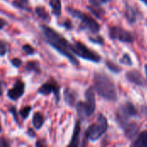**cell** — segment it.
<instances>
[{
	"instance_id": "6da1fadb",
	"label": "cell",
	"mask_w": 147,
	"mask_h": 147,
	"mask_svg": "<svg viewBox=\"0 0 147 147\" xmlns=\"http://www.w3.org/2000/svg\"><path fill=\"white\" fill-rule=\"evenodd\" d=\"M41 30L47 42L50 46L55 48L62 55L65 56L72 65H78L79 62L71 52V44H70L65 38L46 25L41 26Z\"/></svg>"
},
{
	"instance_id": "7a4b0ae2",
	"label": "cell",
	"mask_w": 147,
	"mask_h": 147,
	"mask_svg": "<svg viewBox=\"0 0 147 147\" xmlns=\"http://www.w3.org/2000/svg\"><path fill=\"white\" fill-rule=\"evenodd\" d=\"M94 89L96 93L105 100H117V90L115 83L109 76L103 73H95Z\"/></svg>"
},
{
	"instance_id": "3957f363",
	"label": "cell",
	"mask_w": 147,
	"mask_h": 147,
	"mask_svg": "<svg viewBox=\"0 0 147 147\" xmlns=\"http://www.w3.org/2000/svg\"><path fill=\"white\" fill-rule=\"evenodd\" d=\"M108 129V121L102 114H99L96 121L90 126L85 132V138L91 141H96Z\"/></svg>"
},
{
	"instance_id": "277c9868",
	"label": "cell",
	"mask_w": 147,
	"mask_h": 147,
	"mask_svg": "<svg viewBox=\"0 0 147 147\" xmlns=\"http://www.w3.org/2000/svg\"><path fill=\"white\" fill-rule=\"evenodd\" d=\"M67 11L73 17L78 18V19H79L81 21V24H82L83 28H86V29H88L89 31H90L93 34H96V33H97L99 31L100 25L90 16H88V15L84 14V12H82L80 10L71 9V8H68Z\"/></svg>"
},
{
	"instance_id": "5b68a950",
	"label": "cell",
	"mask_w": 147,
	"mask_h": 147,
	"mask_svg": "<svg viewBox=\"0 0 147 147\" xmlns=\"http://www.w3.org/2000/svg\"><path fill=\"white\" fill-rule=\"evenodd\" d=\"M138 115V111L131 102H126L122 104L116 111V120L120 126L124 128L129 122L131 117H134Z\"/></svg>"
},
{
	"instance_id": "8992f818",
	"label": "cell",
	"mask_w": 147,
	"mask_h": 147,
	"mask_svg": "<svg viewBox=\"0 0 147 147\" xmlns=\"http://www.w3.org/2000/svg\"><path fill=\"white\" fill-rule=\"evenodd\" d=\"M71 52L75 53L76 55L83 58L84 59H86L91 62L97 63L101 60V56L97 53L90 49L82 42L77 41L73 45H71Z\"/></svg>"
},
{
	"instance_id": "52a82bcc",
	"label": "cell",
	"mask_w": 147,
	"mask_h": 147,
	"mask_svg": "<svg viewBox=\"0 0 147 147\" xmlns=\"http://www.w3.org/2000/svg\"><path fill=\"white\" fill-rule=\"evenodd\" d=\"M109 34L111 39L117 40L125 43H132L134 40V37L131 32L117 26H112L109 28Z\"/></svg>"
},
{
	"instance_id": "ba28073f",
	"label": "cell",
	"mask_w": 147,
	"mask_h": 147,
	"mask_svg": "<svg viewBox=\"0 0 147 147\" xmlns=\"http://www.w3.org/2000/svg\"><path fill=\"white\" fill-rule=\"evenodd\" d=\"M39 94L40 95H49L51 93H53L56 96L57 102L59 101V86L57 84L56 82L49 81L45 83L38 90Z\"/></svg>"
},
{
	"instance_id": "9c48e42d",
	"label": "cell",
	"mask_w": 147,
	"mask_h": 147,
	"mask_svg": "<svg viewBox=\"0 0 147 147\" xmlns=\"http://www.w3.org/2000/svg\"><path fill=\"white\" fill-rule=\"evenodd\" d=\"M24 90H25V84H24V83L22 80L18 79V80L16 81V83L14 84V87L8 90L7 96H8V97L10 100L16 101L21 96H22V95L24 93Z\"/></svg>"
},
{
	"instance_id": "30bf717a",
	"label": "cell",
	"mask_w": 147,
	"mask_h": 147,
	"mask_svg": "<svg viewBox=\"0 0 147 147\" xmlns=\"http://www.w3.org/2000/svg\"><path fill=\"white\" fill-rule=\"evenodd\" d=\"M85 98L86 102L85 104L87 106L88 111L90 115H91L96 109V96H95V90L92 87H90L85 92Z\"/></svg>"
},
{
	"instance_id": "8fae6325",
	"label": "cell",
	"mask_w": 147,
	"mask_h": 147,
	"mask_svg": "<svg viewBox=\"0 0 147 147\" xmlns=\"http://www.w3.org/2000/svg\"><path fill=\"white\" fill-rule=\"evenodd\" d=\"M126 77H127V79L130 83L134 84L136 85L144 86L146 84V82H145V79H144L143 76L136 70L127 71V73L126 74Z\"/></svg>"
},
{
	"instance_id": "7c38bea8",
	"label": "cell",
	"mask_w": 147,
	"mask_h": 147,
	"mask_svg": "<svg viewBox=\"0 0 147 147\" xmlns=\"http://www.w3.org/2000/svg\"><path fill=\"white\" fill-rule=\"evenodd\" d=\"M124 132H125V135L127 139L132 140L134 139L137 134L139 133L140 130V126L139 124H137L136 122H129L124 128Z\"/></svg>"
},
{
	"instance_id": "4fadbf2b",
	"label": "cell",
	"mask_w": 147,
	"mask_h": 147,
	"mask_svg": "<svg viewBox=\"0 0 147 147\" xmlns=\"http://www.w3.org/2000/svg\"><path fill=\"white\" fill-rule=\"evenodd\" d=\"M76 109H77V112H78V115L79 117V119L81 121H84L86 120L88 117H90V114L87 109V106L85 104V102H78V104L76 105Z\"/></svg>"
},
{
	"instance_id": "5bb4252c",
	"label": "cell",
	"mask_w": 147,
	"mask_h": 147,
	"mask_svg": "<svg viewBox=\"0 0 147 147\" xmlns=\"http://www.w3.org/2000/svg\"><path fill=\"white\" fill-rule=\"evenodd\" d=\"M76 93L74 90H72L70 88H66L64 90V98H65V102H66V104H68L69 106H74L75 104V101H76Z\"/></svg>"
},
{
	"instance_id": "9a60e30c",
	"label": "cell",
	"mask_w": 147,
	"mask_h": 147,
	"mask_svg": "<svg viewBox=\"0 0 147 147\" xmlns=\"http://www.w3.org/2000/svg\"><path fill=\"white\" fill-rule=\"evenodd\" d=\"M132 146L147 147V131L140 133L136 140L132 143Z\"/></svg>"
},
{
	"instance_id": "2e32d148",
	"label": "cell",
	"mask_w": 147,
	"mask_h": 147,
	"mask_svg": "<svg viewBox=\"0 0 147 147\" xmlns=\"http://www.w3.org/2000/svg\"><path fill=\"white\" fill-rule=\"evenodd\" d=\"M79 134H80V122L77 121L74 127L73 135L71 138V141L69 144V146H78L79 141Z\"/></svg>"
},
{
	"instance_id": "e0dca14e",
	"label": "cell",
	"mask_w": 147,
	"mask_h": 147,
	"mask_svg": "<svg viewBox=\"0 0 147 147\" xmlns=\"http://www.w3.org/2000/svg\"><path fill=\"white\" fill-rule=\"evenodd\" d=\"M32 122H33V126L35 129H37V130L40 129L44 124V117H43L42 114L40 112L34 113V115L33 116Z\"/></svg>"
},
{
	"instance_id": "ac0fdd59",
	"label": "cell",
	"mask_w": 147,
	"mask_h": 147,
	"mask_svg": "<svg viewBox=\"0 0 147 147\" xmlns=\"http://www.w3.org/2000/svg\"><path fill=\"white\" fill-rule=\"evenodd\" d=\"M49 4L53 9V13L56 16H59L61 15V1L60 0H50Z\"/></svg>"
},
{
	"instance_id": "d6986e66",
	"label": "cell",
	"mask_w": 147,
	"mask_h": 147,
	"mask_svg": "<svg viewBox=\"0 0 147 147\" xmlns=\"http://www.w3.org/2000/svg\"><path fill=\"white\" fill-rule=\"evenodd\" d=\"M35 13L37 14V16L41 19L43 20L44 22H48L50 21V16H49V13L47 11V9L44 8V7H36L35 8Z\"/></svg>"
},
{
	"instance_id": "ffe728a7",
	"label": "cell",
	"mask_w": 147,
	"mask_h": 147,
	"mask_svg": "<svg viewBox=\"0 0 147 147\" xmlns=\"http://www.w3.org/2000/svg\"><path fill=\"white\" fill-rule=\"evenodd\" d=\"M26 70L28 71H35L37 73L40 72V68L39 63L36 61H29L26 64Z\"/></svg>"
},
{
	"instance_id": "44dd1931",
	"label": "cell",
	"mask_w": 147,
	"mask_h": 147,
	"mask_svg": "<svg viewBox=\"0 0 147 147\" xmlns=\"http://www.w3.org/2000/svg\"><path fill=\"white\" fill-rule=\"evenodd\" d=\"M126 16H127V19L134 23L136 21V14H135V11L134 10V9L130 6H127V9H126Z\"/></svg>"
},
{
	"instance_id": "7402d4cb",
	"label": "cell",
	"mask_w": 147,
	"mask_h": 147,
	"mask_svg": "<svg viewBox=\"0 0 147 147\" xmlns=\"http://www.w3.org/2000/svg\"><path fill=\"white\" fill-rule=\"evenodd\" d=\"M90 9V10L97 17H101L103 14H104V10L100 7V6H89L88 7Z\"/></svg>"
},
{
	"instance_id": "603a6c76",
	"label": "cell",
	"mask_w": 147,
	"mask_h": 147,
	"mask_svg": "<svg viewBox=\"0 0 147 147\" xmlns=\"http://www.w3.org/2000/svg\"><path fill=\"white\" fill-rule=\"evenodd\" d=\"M106 65H107V67L111 71H113V72H115V73H119L121 71V68L119 66V65H117L116 64H115V63H113V62H111V61H107L106 62Z\"/></svg>"
},
{
	"instance_id": "cb8c5ba5",
	"label": "cell",
	"mask_w": 147,
	"mask_h": 147,
	"mask_svg": "<svg viewBox=\"0 0 147 147\" xmlns=\"http://www.w3.org/2000/svg\"><path fill=\"white\" fill-rule=\"evenodd\" d=\"M31 110H32V108H31V107L26 106V107L22 108V109L19 111V115H21V117H22L23 120H25V119H27L28 116L29 115V113L31 112Z\"/></svg>"
},
{
	"instance_id": "d4e9b609",
	"label": "cell",
	"mask_w": 147,
	"mask_h": 147,
	"mask_svg": "<svg viewBox=\"0 0 147 147\" xmlns=\"http://www.w3.org/2000/svg\"><path fill=\"white\" fill-rule=\"evenodd\" d=\"M120 62H121V64H124V65H133L132 59L129 56V54H127V53H125L122 56V58L121 59Z\"/></svg>"
},
{
	"instance_id": "484cf974",
	"label": "cell",
	"mask_w": 147,
	"mask_h": 147,
	"mask_svg": "<svg viewBox=\"0 0 147 147\" xmlns=\"http://www.w3.org/2000/svg\"><path fill=\"white\" fill-rule=\"evenodd\" d=\"M22 50L28 54V55H32V54H34L35 53V49L29 44H25L22 46Z\"/></svg>"
},
{
	"instance_id": "4316f807",
	"label": "cell",
	"mask_w": 147,
	"mask_h": 147,
	"mask_svg": "<svg viewBox=\"0 0 147 147\" xmlns=\"http://www.w3.org/2000/svg\"><path fill=\"white\" fill-rule=\"evenodd\" d=\"M8 52V45L5 41L0 40V56H4Z\"/></svg>"
},
{
	"instance_id": "83f0119b",
	"label": "cell",
	"mask_w": 147,
	"mask_h": 147,
	"mask_svg": "<svg viewBox=\"0 0 147 147\" xmlns=\"http://www.w3.org/2000/svg\"><path fill=\"white\" fill-rule=\"evenodd\" d=\"M110 0H90V3L91 6H100L102 3H108Z\"/></svg>"
},
{
	"instance_id": "f1b7e54d",
	"label": "cell",
	"mask_w": 147,
	"mask_h": 147,
	"mask_svg": "<svg viewBox=\"0 0 147 147\" xmlns=\"http://www.w3.org/2000/svg\"><path fill=\"white\" fill-rule=\"evenodd\" d=\"M90 40L91 42L97 43V44H103V42H104L103 39L101 36H97V37H95V38H90Z\"/></svg>"
},
{
	"instance_id": "f546056e",
	"label": "cell",
	"mask_w": 147,
	"mask_h": 147,
	"mask_svg": "<svg viewBox=\"0 0 147 147\" xmlns=\"http://www.w3.org/2000/svg\"><path fill=\"white\" fill-rule=\"evenodd\" d=\"M11 64L15 67H19L22 65V60L20 59H18V58H15V59H13L11 60Z\"/></svg>"
},
{
	"instance_id": "4dcf8cb0",
	"label": "cell",
	"mask_w": 147,
	"mask_h": 147,
	"mask_svg": "<svg viewBox=\"0 0 147 147\" xmlns=\"http://www.w3.org/2000/svg\"><path fill=\"white\" fill-rule=\"evenodd\" d=\"M9 112L12 114V115L14 116V119H15V121L17 122L18 121V118H17V113H16V109L15 108V107H11V108H9Z\"/></svg>"
},
{
	"instance_id": "1f68e13d",
	"label": "cell",
	"mask_w": 147,
	"mask_h": 147,
	"mask_svg": "<svg viewBox=\"0 0 147 147\" xmlns=\"http://www.w3.org/2000/svg\"><path fill=\"white\" fill-rule=\"evenodd\" d=\"M9 146L10 144L4 138H0V147H8Z\"/></svg>"
},
{
	"instance_id": "d6a6232c",
	"label": "cell",
	"mask_w": 147,
	"mask_h": 147,
	"mask_svg": "<svg viewBox=\"0 0 147 147\" xmlns=\"http://www.w3.org/2000/svg\"><path fill=\"white\" fill-rule=\"evenodd\" d=\"M62 25H63V26H64L65 28H66L67 29H71V28H72L71 22L70 21H66V22H63V23H62Z\"/></svg>"
},
{
	"instance_id": "836d02e7",
	"label": "cell",
	"mask_w": 147,
	"mask_h": 147,
	"mask_svg": "<svg viewBox=\"0 0 147 147\" xmlns=\"http://www.w3.org/2000/svg\"><path fill=\"white\" fill-rule=\"evenodd\" d=\"M6 24H7L6 21H4L3 19L0 18V29L3 28H4V26H5Z\"/></svg>"
},
{
	"instance_id": "e575fe53",
	"label": "cell",
	"mask_w": 147,
	"mask_h": 147,
	"mask_svg": "<svg viewBox=\"0 0 147 147\" xmlns=\"http://www.w3.org/2000/svg\"><path fill=\"white\" fill-rule=\"evenodd\" d=\"M28 134L30 137H34V136H35V134H34V130L31 129V128H29V129L28 130Z\"/></svg>"
},
{
	"instance_id": "d590c367",
	"label": "cell",
	"mask_w": 147,
	"mask_h": 147,
	"mask_svg": "<svg viewBox=\"0 0 147 147\" xmlns=\"http://www.w3.org/2000/svg\"><path fill=\"white\" fill-rule=\"evenodd\" d=\"M3 82H1L0 81V96L3 95Z\"/></svg>"
},
{
	"instance_id": "8d00e7d4",
	"label": "cell",
	"mask_w": 147,
	"mask_h": 147,
	"mask_svg": "<svg viewBox=\"0 0 147 147\" xmlns=\"http://www.w3.org/2000/svg\"><path fill=\"white\" fill-rule=\"evenodd\" d=\"M19 1H20V2H22V3H24V4H27L28 0H19Z\"/></svg>"
},
{
	"instance_id": "74e56055",
	"label": "cell",
	"mask_w": 147,
	"mask_h": 147,
	"mask_svg": "<svg viewBox=\"0 0 147 147\" xmlns=\"http://www.w3.org/2000/svg\"><path fill=\"white\" fill-rule=\"evenodd\" d=\"M140 1L144 2V3H146V5H147V0H140Z\"/></svg>"
},
{
	"instance_id": "f35d334b",
	"label": "cell",
	"mask_w": 147,
	"mask_h": 147,
	"mask_svg": "<svg viewBox=\"0 0 147 147\" xmlns=\"http://www.w3.org/2000/svg\"><path fill=\"white\" fill-rule=\"evenodd\" d=\"M146 77H147V65H146Z\"/></svg>"
},
{
	"instance_id": "ab89813d",
	"label": "cell",
	"mask_w": 147,
	"mask_h": 147,
	"mask_svg": "<svg viewBox=\"0 0 147 147\" xmlns=\"http://www.w3.org/2000/svg\"><path fill=\"white\" fill-rule=\"evenodd\" d=\"M2 132V127H1V123H0V133Z\"/></svg>"
}]
</instances>
